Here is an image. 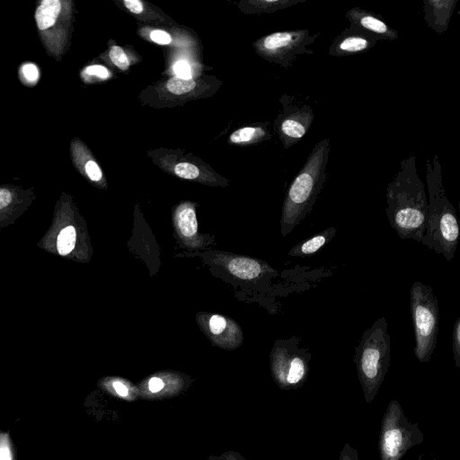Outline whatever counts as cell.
<instances>
[{"mask_svg": "<svg viewBox=\"0 0 460 460\" xmlns=\"http://www.w3.org/2000/svg\"><path fill=\"white\" fill-rule=\"evenodd\" d=\"M386 201L389 225L399 237L421 243L427 222L428 198L414 155L401 161L399 171L386 187Z\"/></svg>", "mask_w": 460, "mask_h": 460, "instance_id": "6da1fadb", "label": "cell"}, {"mask_svg": "<svg viewBox=\"0 0 460 460\" xmlns=\"http://www.w3.org/2000/svg\"><path fill=\"white\" fill-rule=\"evenodd\" d=\"M429 192L425 233L421 243L442 254L449 261L455 256L459 241V224L454 206L446 196L439 158L426 161Z\"/></svg>", "mask_w": 460, "mask_h": 460, "instance_id": "7a4b0ae2", "label": "cell"}, {"mask_svg": "<svg viewBox=\"0 0 460 460\" xmlns=\"http://www.w3.org/2000/svg\"><path fill=\"white\" fill-rule=\"evenodd\" d=\"M331 144L329 137L316 143L293 179L284 199L280 233L286 236L311 212L326 180Z\"/></svg>", "mask_w": 460, "mask_h": 460, "instance_id": "3957f363", "label": "cell"}, {"mask_svg": "<svg viewBox=\"0 0 460 460\" xmlns=\"http://www.w3.org/2000/svg\"><path fill=\"white\" fill-rule=\"evenodd\" d=\"M391 357V339L385 317L378 318L360 337L353 360L365 400L371 403L387 373Z\"/></svg>", "mask_w": 460, "mask_h": 460, "instance_id": "277c9868", "label": "cell"}, {"mask_svg": "<svg viewBox=\"0 0 460 460\" xmlns=\"http://www.w3.org/2000/svg\"><path fill=\"white\" fill-rule=\"evenodd\" d=\"M410 308L415 335L414 354L420 363L430 360L439 323L438 298L430 286L415 281L410 290Z\"/></svg>", "mask_w": 460, "mask_h": 460, "instance_id": "5b68a950", "label": "cell"}, {"mask_svg": "<svg viewBox=\"0 0 460 460\" xmlns=\"http://www.w3.org/2000/svg\"><path fill=\"white\" fill-rule=\"evenodd\" d=\"M424 441L418 423H411L397 400H392L384 414L378 440L381 460H401L411 447Z\"/></svg>", "mask_w": 460, "mask_h": 460, "instance_id": "8992f818", "label": "cell"}, {"mask_svg": "<svg viewBox=\"0 0 460 460\" xmlns=\"http://www.w3.org/2000/svg\"><path fill=\"white\" fill-rule=\"evenodd\" d=\"M301 339L292 335L275 342L270 354L272 376L284 390H296L306 382L310 371L312 354L300 348Z\"/></svg>", "mask_w": 460, "mask_h": 460, "instance_id": "52a82bcc", "label": "cell"}, {"mask_svg": "<svg viewBox=\"0 0 460 460\" xmlns=\"http://www.w3.org/2000/svg\"><path fill=\"white\" fill-rule=\"evenodd\" d=\"M319 35L320 32L311 34L308 29L276 31L263 37L258 46L267 58L288 68L292 66L297 56L314 54L309 46Z\"/></svg>", "mask_w": 460, "mask_h": 460, "instance_id": "ba28073f", "label": "cell"}, {"mask_svg": "<svg viewBox=\"0 0 460 460\" xmlns=\"http://www.w3.org/2000/svg\"><path fill=\"white\" fill-rule=\"evenodd\" d=\"M280 102L283 110L276 119V128L284 147L288 148L306 135L314 114L310 105L296 100L294 95L284 94Z\"/></svg>", "mask_w": 460, "mask_h": 460, "instance_id": "9c48e42d", "label": "cell"}, {"mask_svg": "<svg viewBox=\"0 0 460 460\" xmlns=\"http://www.w3.org/2000/svg\"><path fill=\"white\" fill-rule=\"evenodd\" d=\"M377 41L370 34L349 24L332 40L328 53L334 58L354 56L369 50Z\"/></svg>", "mask_w": 460, "mask_h": 460, "instance_id": "30bf717a", "label": "cell"}, {"mask_svg": "<svg viewBox=\"0 0 460 460\" xmlns=\"http://www.w3.org/2000/svg\"><path fill=\"white\" fill-rule=\"evenodd\" d=\"M345 17L349 24L366 31L377 40L398 39L397 31L390 27L375 13L356 6L348 10Z\"/></svg>", "mask_w": 460, "mask_h": 460, "instance_id": "8fae6325", "label": "cell"}, {"mask_svg": "<svg viewBox=\"0 0 460 460\" xmlns=\"http://www.w3.org/2000/svg\"><path fill=\"white\" fill-rule=\"evenodd\" d=\"M457 0H423L424 20L437 33L448 28Z\"/></svg>", "mask_w": 460, "mask_h": 460, "instance_id": "7c38bea8", "label": "cell"}, {"mask_svg": "<svg viewBox=\"0 0 460 460\" xmlns=\"http://www.w3.org/2000/svg\"><path fill=\"white\" fill-rule=\"evenodd\" d=\"M336 227L329 226L312 237L303 240L294 245L289 250L288 255L302 258L312 256L330 243L336 234Z\"/></svg>", "mask_w": 460, "mask_h": 460, "instance_id": "4fadbf2b", "label": "cell"}, {"mask_svg": "<svg viewBox=\"0 0 460 460\" xmlns=\"http://www.w3.org/2000/svg\"><path fill=\"white\" fill-rule=\"evenodd\" d=\"M174 224L182 239H193L198 234V221L193 207L190 204L181 205L175 211Z\"/></svg>", "mask_w": 460, "mask_h": 460, "instance_id": "5bb4252c", "label": "cell"}, {"mask_svg": "<svg viewBox=\"0 0 460 460\" xmlns=\"http://www.w3.org/2000/svg\"><path fill=\"white\" fill-rule=\"evenodd\" d=\"M267 267V264L248 257H235L227 264L228 270L234 276L246 280L258 278L265 272Z\"/></svg>", "mask_w": 460, "mask_h": 460, "instance_id": "9a60e30c", "label": "cell"}, {"mask_svg": "<svg viewBox=\"0 0 460 460\" xmlns=\"http://www.w3.org/2000/svg\"><path fill=\"white\" fill-rule=\"evenodd\" d=\"M14 203L13 193L6 188H0V230L13 225L22 213L13 207Z\"/></svg>", "mask_w": 460, "mask_h": 460, "instance_id": "2e32d148", "label": "cell"}, {"mask_svg": "<svg viewBox=\"0 0 460 460\" xmlns=\"http://www.w3.org/2000/svg\"><path fill=\"white\" fill-rule=\"evenodd\" d=\"M61 11L58 0H44L35 12V19L40 30H47L53 26Z\"/></svg>", "mask_w": 460, "mask_h": 460, "instance_id": "e0dca14e", "label": "cell"}, {"mask_svg": "<svg viewBox=\"0 0 460 460\" xmlns=\"http://www.w3.org/2000/svg\"><path fill=\"white\" fill-rule=\"evenodd\" d=\"M267 137V131L262 127H244L234 131L230 140L233 143H249L264 139Z\"/></svg>", "mask_w": 460, "mask_h": 460, "instance_id": "ac0fdd59", "label": "cell"}, {"mask_svg": "<svg viewBox=\"0 0 460 460\" xmlns=\"http://www.w3.org/2000/svg\"><path fill=\"white\" fill-rule=\"evenodd\" d=\"M195 86L196 83L193 79H183L177 76L169 79L166 84L168 91L174 94L187 93Z\"/></svg>", "mask_w": 460, "mask_h": 460, "instance_id": "d6986e66", "label": "cell"}, {"mask_svg": "<svg viewBox=\"0 0 460 460\" xmlns=\"http://www.w3.org/2000/svg\"><path fill=\"white\" fill-rule=\"evenodd\" d=\"M174 173L180 178L194 180L198 178L199 171L198 167L190 163H178L174 167Z\"/></svg>", "mask_w": 460, "mask_h": 460, "instance_id": "ffe728a7", "label": "cell"}, {"mask_svg": "<svg viewBox=\"0 0 460 460\" xmlns=\"http://www.w3.org/2000/svg\"><path fill=\"white\" fill-rule=\"evenodd\" d=\"M110 58L112 63L121 70H127L129 66L128 58L123 49L119 46H112L110 50Z\"/></svg>", "mask_w": 460, "mask_h": 460, "instance_id": "44dd1931", "label": "cell"}, {"mask_svg": "<svg viewBox=\"0 0 460 460\" xmlns=\"http://www.w3.org/2000/svg\"><path fill=\"white\" fill-rule=\"evenodd\" d=\"M453 356L455 365L460 367V317H458L453 327Z\"/></svg>", "mask_w": 460, "mask_h": 460, "instance_id": "7402d4cb", "label": "cell"}, {"mask_svg": "<svg viewBox=\"0 0 460 460\" xmlns=\"http://www.w3.org/2000/svg\"><path fill=\"white\" fill-rule=\"evenodd\" d=\"M227 327L226 319L219 314H213L208 321V328L212 334L217 336Z\"/></svg>", "mask_w": 460, "mask_h": 460, "instance_id": "603a6c76", "label": "cell"}, {"mask_svg": "<svg viewBox=\"0 0 460 460\" xmlns=\"http://www.w3.org/2000/svg\"><path fill=\"white\" fill-rule=\"evenodd\" d=\"M84 171L87 176L93 181H99L102 178V172L99 165L93 160H89L84 165Z\"/></svg>", "mask_w": 460, "mask_h": 460, "instance_id": "cb8c5ba5", "label": "cell"}, {"mask_svg": "<svg viewBox=\"0 0 460 460\" xmlns=\"http://www.w3.org/2000/svg\"><path fill=\"white\" fill-rule=\"evenodd\" d=\"M22 74L31 84H35L39 79V69L32 63L24 64L22 67Z\"/></svg>", "mask_w": 460, "mask_h": 460, "instance_id": "d4e9b609", "label": "cell"}, {"mask_svg": "<svg viewBox=\"0 0 460 460\" xmlns=\"http://www.w3.org/2000/svg\"><path fill=\"white\" fill-rule=\"evenodd\" d=\"M173 70L177 77L191 79V68L186 61H177L173 66Z\"/></svg>", "mask_w": 460, "mask_h": 460, "instance_id": "484cf974", "label": "cell"}, {"mask_svg": "<svg viewBox=\"0 0 460 460\" xmlns=\"http://www.w3.org/2000/svg\"><path fill=\"white\" fill-rule=\"evenodd\" d=\"M150 38L153 41L160 45H167L172 40L170 34L162 30L152 31Z\"/></svg>", "mask_w": 460, "mask_h": 460, "instance_id": "4316f807", "label": "cell"}, {"mask_svg": "<svg viewBox=\"0 0 460 460\" xmlns=\"http://www.w3.org/2000/svg\"><path fill=\"white\" fill-rule=\"evenodd\" d=\"M339 460H360L358 457V450L352 447L349 443H345L341 454Z\"/></svg>", "mask_w": 460, "mask_h": 460, "instance_id": "83f0119b", "label": "cell"}, {"mask_svg": "<svg viewBox=\"0 0 460 460\" xmlns=\"http://www.w3.org/2000/svg\"><path fill=\"white\" fill-rule=\"evenodd\" d=\"M84 72L88 75H96L101 78H107L109 76L108 69L100 65L89 66L85 68Z\"/></svg>", "mask_w": 460, "mask_h": 460, "instance_id": "f1b7e54d", "label": "cell"}, {"mask_svg": "<svg viewBox=\"0 0 460 460\" xmlns=\"http://www.w3.org/2000/svg\"><path fill=\"white\" fill-rule=\"evenodd\" d=\"M125 6L133 13L139 14L143 12V4L138 0H125Z\"/></svg>", "mask_w": 460, "mask_h": 460, "instance_id": "f546056e", "label": "cell"}, {"mask_svg": "<svg viewBox=\"0 0 460 460\" xmlns=\"http://www.w3.org/2000/svg\"><path fill=\"white\" fill-rule=\"evenodd\" d=\"M164 387L163 381L158 377H153L149 381V390L153 393L160 391Z\"/></svg>", "mask_w": 460, "mask_h": 460, "instance_id": "4dcf8cb0", "label": "cell"}, {"mask_svg": "<svg viewBox=\"0 0 460 460\" xmlns=\"http://www.w3.org/2000/svg\"><path fill=\"white\" fill-rule=\"evenodd\" d=\"M113 387L119 395L126 396L128 394V388L122 383L114 382Z\"/></svg>", "mask_w": 460, "mask_h": 460, "instance_id": "1f68e13d", "label": "cell"}, {"mask_svg": "<svg viewBox=\"0 0 460 460\" xmlns=\"http://www.w3.org/2000/svg\"><path fill=\"white\" fill-rule=\"evenodd\" d=\"M0 460H10L8 452L4 449H0Z\"/></svg>", "mask_w": 460, "mask_h": 460, "instance_id": "d6a6232c", "label": "cell"}]
</instances>
